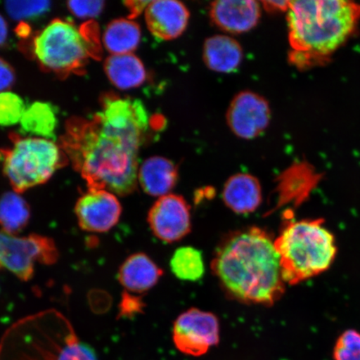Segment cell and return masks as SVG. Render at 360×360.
<instances>
[{
    "label": "cell",
    "instance_id": "1",
    "mask_svg": "<svg viewBox=\"0 0 360 360\" xmlns=\"http://www.w3.org/2000/svg\"><path fill=\"white\" fill-rule=\"evenodd\" d=\"M91 119L68 121L61 141L68 159L89 190L126 196L136 190L139 152L150 127L143 103L106 94Z\"/></svg>",
    "mask_w": 360,
    "mask_h": 360
},
{
    "label": "cell",
    "instance_id": "2",
    "mask_svg": "<svg viewBox=\"0 0 360 360\" xmlns=\"http://www.w3.org/2000/svg\"><path fill=\"white\" fill-rule=\"evenodd\" d=\"M212 269L228 295L241 303L271 306L285 291L274 241L258 227L225 238L216 251Z\"/></svg>",
    "mask_w": 360,
    "mask_h": 360
},
{
    "label": "cell",
    "instance_id": "3",
    "mask_svg": "<svg viewBox=\"0 0 360 360\" xmlns=\"http://www.w3.org/2000/svg\"><path fill=\"white\" fill-rule=\"evenodd\" d=\"M291 60L301 67L341 46L360 18V6L343 0L290 1L287 12Z\"/></svg>",
    "mask_w": 360,
    "mask_h": 360
},
{
    "label": "cell",
    "instance_id": "4",
    "mask_svg": "<svg viewBox=\"0 0 360 360\" xmlns=\"http://www.w3.org/2000/svg\"><path fill=\"white\" fill-rule=\"evenodd\" d=\"M0 360H98L69 319L56 309L29 315L0 340Z\"/></svg>",
    "mask_w": 360,
    "mask_h": 360
},
{
    "label": "cell",
    "instance_id": "5",
    "mask_svg": "<svg viewBox=\"0 0 360 360\" xmlns=\"http://www.w3.org/2000/svg\"><path fill=\"white\" fill-rule=\"evenodd\" d=\"M274 246L280 256L283 280L290 285L327 271L338 252L335 237L322 219L286 222Z\"/></svg>",
    "mask_w": 360,
    "mask_h": 360
},
{
    "label": "cell",
    "instance_id": "6",
    "mask_svg": "<svg viewBox=\"0 0 360 360\" xmlns=\"http://www.w3.org/2000/svg\"><path fill=\"white\" fill-rule=\"evenodd\" d=\"M12 141L11 148L0 150V160L4 174L18 193L46 183L66 165L65 153L49 139L13 136Z\"/></svg>",
    "mask_w": 360,
    "mask_h": 360
},
{
    "label": "cell",
    "instance_id": "7",
    "mask_svg": "<svg viewBox=\"0 0 360 360\" xmlns=\"http://www.w3.org/2000/svg\"><path fill=\"white\" fill-rule=\"evenodd\" d=\"M94 49L92 39L64 20L49 22L33 41L34 56L40 66L60 75L79 70Z\"/></svg>",
    "mask_w": 360,
    "mask_h": 360
},
{
    "label": "cell",
    "instance_id": "8",
    "mask_svg": "<svg viewBox=\"0 0 360 360\" xmlns=\"http://www.w3.org/2000/svg\"><path fill=\"white\" fill-rule=\"evenodd\" d=\"M58 251L52 238L39 235L18 237L0 232V268H4L20 278H32L36 263L53 264Z\"/></svg>",
    "mask_w": 360,
    "mask_h": 360
},
{
    "label": "cell",
    "instance_id": "9",
    "mask_svg": "<svg viewBox=\"0 0 360 360\" xmlns=\"http://www.w3.org/2000/svg\"><path fill=\"white\" fill-rule=\"evenodd\" d=\"M173 340L180 352L193 357L202 356L219 343V319L212 313L188 309L175 321Z\"/></svg>",
    "mask_w": 360,
    "mask_h": 360
},
{
    "label": "cell",
    "instance_id": "10",
    "mask_svg": "<svg viewBox=\"0 0 360 360\" xmlns=\"http://www.w3.org/2000/svg\"><path fill=\"white\" fill-rule=\"evenodd\" d=\"M271 120L269 103L252 91L238 93L227 111V123L238 137L252 139L259 136Z\"/></svg>",
    "mask_w": 360,
    "mask_h": 360
},
{
    "label": "cell",
    "instance_id": "11",
    "mask_svg": "<svg viewBox=\"0 0 360 360\" xmlns=\"http://www.w3.org/2000/svg\"><path fill=\"white\" fill-rule=\"evenodd\" d=\"M148 223L160 240L178 241L191 232L190 206L182 196L169 193L160 197L148 212Z\"/></svg>",
    "mask_w": 360,
    "mask_h": 360
},
{
    "label": "cell",
    "instance_id": "12",
    "mask_svg": "<svg viewBox=\"0 0 360 360\" xmlns=\"http://www.w3.org/2000/svg\"><path fill=\"white\" fill-rule=\"evenodd\" d=\"M75 212L83 231L105 233L119 222L122 207L114 193L89 190L76 202Z\"/></svg>",
    "mask_w": 360,
    "mask_h": 360
},
{
    "label": "cell",
    "instance_id": "13",
    "mask_svg": "<svg viewBox=\"0 0 360 360\" xmlns=\"http://www.w3.org/2000/svg\"><path fill=\"white\" fill-rule=\"evenodd\" d=\"M210 16L214 25L224 32L246 33L258 25L260 4L255 0H219L211 3Z\"/></svg>",
    "mask_w": 360,
    "mask_h": 360
},
{
    "label": "cell",
    "instance_id": "14",
    "mask_svg": "<svg viewBox=\"0 0 360 360\" xmlns=\"http://www.w3.org/2000/svg\"><path fill=\"white\" fill-rule=\"evenodd\" d=\"M146 20L148 30L155 38L172 40L186 31L190 11L177 0H157L148 4Z\"/></svg>",
    "mask_w": 360,
    "mask_h": 360
},
{
    "label": "cell",
    "instance_id": "15",
    "mask_svg": "<svg viewBox=\"0 0 360 360\" xmlns=\"http://www.w3.org/2000/svg\"><path fill=\"white\" fill-rule=\"evenodd\" d=\"M162 274V269L148 255L138 253L129 256L121 265L118 278L127 294H143L156 285Z\"/></svg>",
    "mask_w": 360,
    "mask_h": 360
},
{
    "label": "cell",
    "instance_id": "16",
    "mask_svg": "<svg viewBox=\"0 0 360 360\" xmlns=\"http://www.w3.org/2000/svg\"><path fill=\"white\" fill-rule=\"evenodd\" d=\"M223 200L224 204L236 214L253 213L262 201L259 179L250 174L233 175L224 184Z\"/></svg>",
    "mask_w": 360,
    "mask_h": 360
},
{
    "label": "cell",
    "instance_id": "17",
    "mask_svg": "<svg viewBox=\"0 0 360 360\" xmlns=\"http://www.w3.org/2000/svg\"><path fill=\"white\" fill-rule=\"evenodd\" d=\"M138 181L148 195H169L178 181L177 166L164 157L148 158L139 169Z\"/></svg>",
    "mask_w": 360,
    "mask_h": 360
},
{
    "label": "cell",
    "instance_id": "18",
    "mask_svg": "<svg viewBox=\"0 0 360 360\" xmlns=\"http://www.w3.org/2000/svg\"><path fill=\"white\" fill-rule=\"evenodd\" d=\"M244 52L236 39L215 35L205 40L202 58L210 70L217 73H231L240 67Z\"/></svg>",
    "mask_w": 360,
    "mask_h": 360
},
{
    "label": "cell",
    "instance_id": "19",
    "mask_svg": "<svg viewBox=\"0 0 360 360\" xmlns=\"http://www.w3.org/2000/svg\"><path fill=\"white\" fill-rule=\"evenodd\" d=\"M105 70L111 83L123 90L138 88L147 78L145 65L133 53L110 56L105 63Z\"/></svg>",
    "mask_w": 360,
    "mask_h": 360
},
{
    "label": "cell",
    "instance_id": "20",
    "mask_svg": "<svg viewBox=\"0 0 360 360\" xmlns=\"http://www.w3.org/2000/svg\"><path fill=\"white\" fill-rule=\"evenodd\" d=\"M141 40V30L137 22L119 19L110 22L103 35V42L112 56L132 53Z\"/></svg>",
    "mask_w": 360,
    "mask_h": 360
},
{
    "label": "cell",
    "instance_id": "21",
    "mask_svg": "<svg viewBox=\"0 0 360 360\" xmlns=\"http://www.w3.org/2000/svg\"><path fill=\"white\" fill-rule=\"evenodd\" d=\"M20 124L25 133L38 138L48 139L55 137L58 124L55 107L49 103H33L26 108Z\"/></svg>",
    "mask_w": 360,
    "mask_h": 360
},
{
    "label": "cell",
    "instance_id": "22",
    "mask_svg": "<svg viewBox=\"0 0 360 360\" xmlns=\"http://www.w3.org/2000/svg\"><path fill=\"white\" fill-rule=\"evenodd\" d=\"M30 219L28 202L19 193L8 192L0 197V227L3 232L17 236L24 231Z\"/></svg>",
    "mask_w": 360,
    "mask_h": 360
},
{
    "label": "cell",
    "instance_id": "23",
    "mask_svg": "<svg viewBox=\"0 0 360 360\" xmlns=\"http://www.w3.org/2000/svg\"><path fill=\"white\" fill-rule=\"evenodd\" d=\"M170 268L179 280L184 281H200L205 272L201 252L191 246L179 248L174 252Z\"/></svg>",
    "mask_w": 360,
    "mask_h": 360
},
{
    "label": "cell",
    "instance_id": "24",
    "mask_svg": "<svg viewBox=\"0 0 360 360\" xmlns=\"http://www.w3.org/2000/svg\"><path fill=\"white\" fill-rule=\"evenodd\" d=\"M24 101L12 92L0 94V126H11L20 122L25 110Z\"/></svg>",
    "mask_w": 360,
    "mask_h": 360
},
{
    "label": "cell",
    "instance_id": "25",
    "mask_svg": "<svg viewBox=\"0 0 360 360\" xmlns=\"http://www.w3.org/2000/svg\"><path fill=\"white\" fill-rule=\"evenodd\" d=\"M334 360H360V333L348 330L338 338L334 351Z\"/></svg>",
    "mask_w": 360,
    "mask_h": 360
},
{
    "label": "cell",
    "instance_id": "26",
    "mask_svg": "<svg viewBox=\"0 0 360 360\" xmlns=\"http://www.w3.org/2000/svg\"><path fill=\"white\" fill-rule=\"evenodd\" d=\"M51 4L49 1H8L6 10L13 20H32L46 13Z\"/></svg>",
    "mask_w": 360,
    "mask_h": 360
},
{
    "label": "cell",
    "instance_id": "27",
    "mask_svg": "<svg viewBox=\"0 0 360 360\" xmlns=\"http://www.w3.org/2000/svg\"><path fill=\"white\" fill-rule=\"evenodd\" d=\"M68 8L74 15L81 19L96 18L101 15L105 2L103 1H70Z\"/></svg>",
    "mask_w": 360,
    "mask_h": 360
},
{
    "label": "cell",
    "instance_id": "28",
    "mask_svg": "<svg viewBox=\"0 0 360 360\" xmlns=\"http://www.w3.org/2000/svg\"><path fill=\"white\" fill-rule=\"evenodd\" d=\"M15 82V70L8 62L0 58V94L6 92Z\"/></svg>",
    "mask_w": 360,
    "mask_h": 360
},
{
    "label": "cell",
    "instance_id": "29",
    "mask_svg": "<svg viewBox=\"0 0 360 360\" xmlns=\"http://www.w3.org/2000/svg\"><path fill=\"white\" fill-rule=\"evenodd\" d=\"M263 6L267 11L288 12L290 8V1H263Z\"/></svg>",
    "mask_w": 360,
    "mask_h": 360
},
{
    "label": "cell",
    "instance_id": "30",
    "mask_svg": "<svg viewBox=\"0 0 360 360\" xmlns=\"http://www.w3.org/2000/svg\"><path fill=\"white\" fill-rule=\"evenodd\" d=\"M150 3V1H128L124 4L126 6L129 8L130 13H131V18H134L138 16L139 13H141L143 11H146Z\"/></svg>",
    "mask_w": 360,
    "mask_h": 360
},
{
    "label": "cell",
    "instance_id": "31",
    "mask_svg": "<svg viewBox=\"0 0 360 360\" xmlns=\"http://www.w3.org/2000/svg\"><path fill=\"white\" fill-rule=\"evenodd\" d=\"M8 38V25L4 17L0 15V47L6 44Z\"/></svg>",
    "mask_w": 360,
    "mask_h": 360
}]
</instances>
